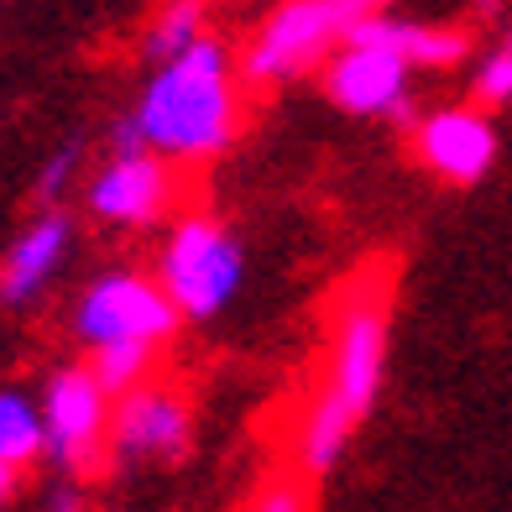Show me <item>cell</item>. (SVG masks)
Returning a JSON list of instances; mask_svg holds the SVG:
<instances>
[{
	"label": "cell",
	"mask_w": 512,
	"mask_h": 512,
	"mask_svg": "<svg viewBox=\"0 0 512 512\" xmlns=\"http://www.w3.org/2000/svg\"><path fill=\"white\" fill-rule=\"evenodd\" d=\"M387 330L392 314H387V288L377 277H361L356 288H345L330 324V345H324V377L293 434V455L304 476L335 471L356 424L377 403L387 371Z\"/></svg>",
	"instance_id": "cell-1"
},
{
	"label": "cell",
	"mask_w": 512,
	"mask_h": 512,
	"mask_svg": "<svg viewBox=\"0 0 512 512\" xmlns=\"http://www.w3.org/2000/svg\"><path fill=\"white\" fill-rule=\"evenodd\" d=\"M502 53H507V58H512V32H507V42H502Z\"/></svg>",
	"instance_id": "cell-20"
},
{
	"label": "cell",
	"mask_w": 512,
	"mask_h": 512,
	"mask_svg": "<svg viewBox=\"0 0 512 512\" xmlns=\"http://www.w3.org/2000/svg\"><path fill=\"white\" fill-rule=\"evenodd\" d=\"M209 32H204V11L199 6H168V11H157L152 21H147V32H142V58L152 63V68H162V63H173V58H183L189 48H199Z\"/></svg>",
	"instance_id": "cell-14"
},
{
	"label": "cell",
	"mask_w": 512,
	"mask_h": 512,
	"mask_svg": "<svg viewBox=\"0 0 512 512\" xmlns=\"http://www.w3.org/2000/svg\"><path fill=\"white\" fill-rule=\"evenodd\" d=\"M79 168H84V152H79L74 142L58 147L48 162H42V173H37V199H42V204H58V199L79 183Z\"/></svg>",
	"instance_id": "cell-18"
},
{
	"label": "cell",
	"mask_w": 512,
	"mask_h": 512,
	"mask_svg": "<svg viewBox=\"0 0 512 512\" xmlns=\"http://www.w3.org/2000/svg\"><path fill=\"white\" fill-rule=\"evenodd\" d=\"M471 95L476 105H512V58L502 48L471 68Z\"/></svg>",
	"instance_id": "cell-17"
},
{
	"label": "cell",
	"mask_w": 512,
	"mask_h": 512,
	"mask_svg": "<svg viewBox=\"0 0 512 512\" xmlns=\"http://www.w3.org/2000/svg\"><path fill=\"white\" fill-rule=\"evenodd\" d=\"M89 371H95V382L110 392L115 403L131 398V392H142L147 382H157V351L147 345H110V351H95L89 356Z\"/></svg>",
	"instance_id": "cell-15"
},
{
	"label": "cell",
	"mask_w": 512,
	"mask_h": 512,
	"mask_svg": "<svg viewBox=\"0 0 512 512\" xmlns=\"http://www.w3.org/2000/svg\"><path fill=\"white\" fill-rule=\"evenodd\" d=\"M413 152L445 183H476L497 162V126L476 105H445V110L418 115Z\"/></svg>",
	"instance_id": "cell-10"
},
{
	"label": "cell",
	"mask_w": 512,
	"mask_h": 512,
	"mask_svg": "<svg viewBox=\"0 0 512 512\" xmlns=\"http://www.w3.org/2000/svg\"><path fill=\"white\" fill-rule=\"evenodd\" d=\"M371 21V16H366ZM351 32V42L324 63V95H330L345 115H387V121H403V126H418L413 115V68L387 48V42L371 37V27Z\"/></svg>",
	"instance_id": "cell-7"
},
{
	"label": "cell",
	"mask_w": 512,
	"mask_h": 512,
	"mask_svg": "<svg viewBox=\"0 0 512 512\" xmlns=\"http://www.w3.org/2000/svg\"><path fill=\"white\" fill-rule=\"evenodd\" d=\"M74 246V220L63 209H42V215L11 241L6 262H0V304L6 309H27L37 304V293L58 277Z\"/></svg>",
	"instance_id": "cell-11"
},
{
	"label": "cell",
	"mask_w": 512,
	"mask_h": 512,
	"mask_svg": "<svg viewBox=\"0 0 512 512\" xmlns=\"http://www.w3.org/2000/svg\"><path fill=\"white\" fill-rule=\"evenodd\" d=\"M157 283L178 304L183 319H215L230 309V298L241 293L246 277V251L225 230V220L189 209L168 225V241L157 251Z\"/></svg>",
	"instance_id": "cell-4"
},
{
	"label": "cell",
	"mask_w": 512,
	"mask_h": 512,
	"mask_svg": "<svg viewBox=\"0 0 512 512\" xmlns=\"http://www.w3.org/2000/svg\"><path fill=\"white\" fill-rule=\"evenodd\" d=\"M48 460V429H42V408L27 392L0 387V471L16 476L27 465Z\"/></svg>",
	"instance_id": "cell-13"
},
{
	"label": "cell",
	"mask_w": 512,
	"mask_h": 512,
	"mask_svg": "<svg viewBox=\"0 0 512 512\" xmlns=\"http://www.w3.org/2000/svg\"><path fill=\"white\" fill-rule=\"evenodd\" d=\"M178 324H183L178 304L147 272H100L79 293V309H74V335L89 345V356L110 351V345L157 351L162 340H173Z\"/></svg>",
	"instance_id": "cell-5"
},
{
	"label": "cell",
	"mask_w": 512,
	"mask_h": 512,
	"mask_svg": "<svg viewBox=\"0 0 512 512\" xmlns=\"http://www.w3.org/2000/svg\"><path fill=\"white\" fill-rule=\"evenodd\" d=\"M178 199V183H173V168L152 152H136V157H115L84 183V204L89 215L115 225V230H142V225H157L162 215L173 209Z\"/></svg>",
	"instance_id": "cell-8"
},
{
	"label": "cell",
	"mask_w": 512,
	"mask_h": 512,
	"mask_svg": "<svg viewBox=\"0 0 512 512\" xmlns=\"http://www.w3.org/2000/svg\"><path fill=\"white\" fill-rule=\"evenodd\" d=\"M366 16H377V6H366V0H288L251 32L241 53V79L288 84L309 74V68L330 63L351 42V32Z\"/></svg>",
	"instance_id": "cell-3"
},
{
	"label": "cell",
	"mask_w": 512,
	"mask_h": 512,
	"mask_svg": "<svg viewBox=\"0 0 512 512\" xmlns=\"http://www.w3.org/2000/svg\"><path fill=\"white\" fill-rule=\"evenodd\" d=\"M309 481L314 476H304L298 465H283V471L256 481L246 512H309Z\"/></svg>",
	"instance_id": "cell-16"
},
{
	"label": "cell",
	"mask_w": 512,
	"mask_h": 512,
	"mask_svg": "<svg viewBox=\"0 0 512 512\" xmlns=\"http://www.w3.org/2000/svg\"><path fill=\"white\" fill-rule=\"evenodd\" d=\"M194 413L183 387L173 382H147L142 392L115 403L110 418V460H178L189 450Z\"/></svg>",
	"instance_id": "cell-9"
},
{
	"label": "cell",
	"mask_w": 512,
	"mask_h": 512,
	"mask_svg": "<svg viewBox=\"0 0 512 512\" xmlns=\"http://www.w3.org/2000/svg\"><path fill=\"white\" fill-rule=\"evenodd\" d=\"M371 37L387 42L392 53H398L408 68H455L465 63V53H471V37H465L460 27H434V21H392V16H371L366 21Z\"/></svg>",
	"instance_id": "cell-12"
},
{
	"label": "cell",
	"mask_w": 512,
	"mask_h": 512,
	"mask_svg": "<svg viewBox=\"0 0 512 512\" xmlns=\"http://www.w3.org/2000/svg\"><path fill=\"white\" fill-rule=\"evenodd\" d=\"M110 418L115 398L95 382L89 366H58L42 392V429H48V465L58 476L79 481L110 455Z\"/></svg>",
	"instance_id": "cell-6"
},
{
	"label": "cell",
	"mask_w": 512,
	"mask_h": 512,
	"mask_svg": "<svg viewBox=\"0 0 512 512\" xmlns=\"http://www.w3.org/2000/svg\"><path fill=\"white\" fill-rule=\"evenodd\" d=\"M48 512H89L84 486H79V481H68V476H58V481L48 486Z\"/></svg>",
	"instance_id": "cell-19"
},
{
	"label": "cell",
	"mask_w": 512,
	"mask_h": 512,
	"mask_svg": "<svg viewBox=\"0 0 512 512\" xmlns=\"http://www.w3.org/2000/svg\"><path fill=\"white\" fill-rule=\"evenodd\" d=\"M136 131L162 162H209L241 131V63L220 37L147 74L131 110Z\"/></svg>",
	"instance_id": "cell-2"
}]
</instances>
